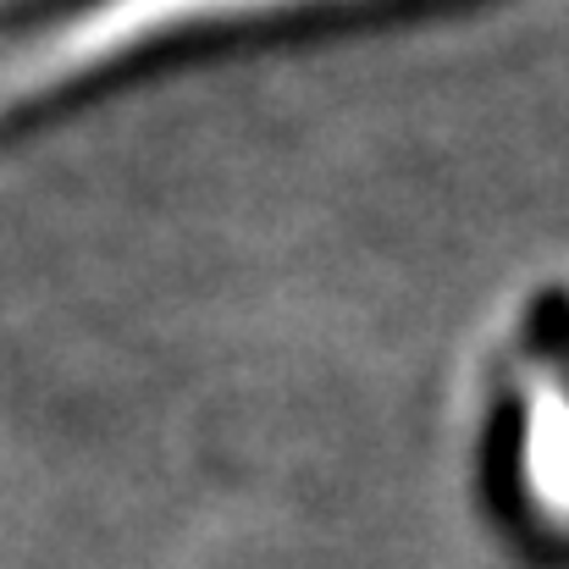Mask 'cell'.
<instances>
[{"instance_id":"1","label":"cell","mask_w":569,"mask_h":569,"mask_svg":"<svg viewBox=\"0 0 569 569\" xmlns=\"http://www.w3.org/2000/svg\"><path fill=\"white\" fill-rule=\"evenodd\" d=\"M288 6H321V0H83L78 11L44 22L33 39L0 56V111L17 100H39L117 56H133L156 39L189 33L204 22H238L266 17Z\"/></svg>"},{"instance_id":"2","label":"cell","mask_w":569,"mask_h":569,"mask_svg":"<svg viewBox=\"0 0 569 569\" xmlns=\"http://www.w3.org/2000/svg\"><path fill=\"white\" fill-rule=\"evenodd\" d=\"M537 338L520 355L509 349L503 366V381H520V392L509 387L503 465L531 520L569 537V305H559V327Z\"/></svg>"}]
</instances>
